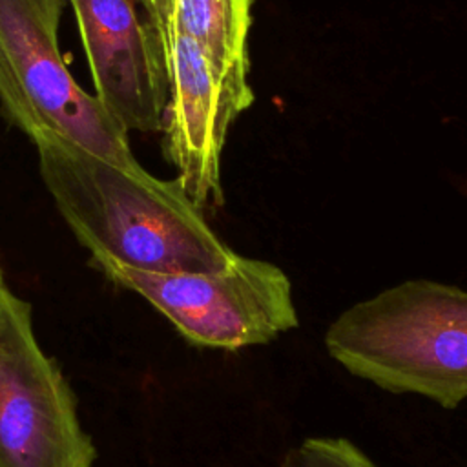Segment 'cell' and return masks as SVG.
<instances>
[{"instance_id":"obj_9","label":"cell","mask_w":467,"mask_h":467,"mask_svg":"<svg viewBox=\"0 0 467 467\" xmlns=\"http://www.w3.org/2000/svg\"><path fill=\"white\" fill-rule=\"evenodd\" d=\"M281 467H376L370 458L345 438H308L292 449Z\"/></svg>"},{"instance_id":"obj_5","label":"cell","mask_w":467,"mask_h":467,"mask_svg":"<svg viewBox=\"0 0 467 467\" xmlns=\"http://www.w3.org/2000/svg\"><path fill=\"white\" fill-rule=\"evenodd\" d=\"M91 438L55 359L40 348L31 305L0 290V467H93Z\"/></svg>"},{"instance_id":"obj_1","label":"cell","mask_w":467,"mask_h":467,"mask_svg":"<svg viewBox=\"0 0 467 467\" xmlns=\"http://www.w3.org/2000/svg\"><path fill=\"white\" fill-rule=\"evenodd\" d=\"M33 142L44 186L91 259L181 274L221 270L235 257L177 179L122 168L55 135Z\"/></svg>"},{"instance_id":"obj_2","label":"cell","mask_w":467,"mask_h":467,"mask_svg":"<svg viewBox=\"0 0 467 467\" xmlns=\"http://www.w3.org/2000/svg\"><path fill=\"white\" fill-rule=\"evenodd\" d=\"M325 347L358 378L454 409L467 398V292L403 281L341 312Z\"/></svg>"},{"instance_id":"obj_11","label":"cell","mask_w":467,"mask_h":467,"mask_svg":"<svg viewBox=\"0 0 467 467\" xmlns=\"http://www.w3.org/2000/svg\"><path fill=\"white\" fill-rule=\"evenodd\" d=\"M4 286H5V285H4V283H2V272H0V290H2V288H4Z\"/></svg>"},{"instance_id":"obj_10","label":"cell","mask_w":467,"mask_h":467,"mask_svg":"<svg viewBox=\"0 0 467 467\" xmlns=\"http://www.w3.org/2000/svg\"><path fill=\"white\" fill-rule=\"evenodd\" d=\"M157 31H161L162 20H164V13H166V0H142ZM161 35V33H159Z\"/></svg>"},{"instance_id":"obj_7","label":"cell","mask_w":467,"mask_h":467,"mask_svg":"<svg viewBox=\"0 0 467 467\" xmlns=\"http://www.w3.org/2000/svg\"><path fill=\"white\" fill-rule=\"evenodd\" d=\"M95 97L130 131H161L168 75L161 35L142 0H67Z\"/></svg>"},{"instance_id":"obj_8","label":"cell","mask_w":467,"mask_h":467,"mask_svg":"<svg viewBox=\"0 0 467 467\" xmlns=\"http://www.w3.org/2000/svg\"><path fill=\"white\" fill-rule=\"evenodd\" d=\"M254 0H166L161 40L182 35L221 66H248Z\"/></svg>"},{"instance_id":"obj_3","label":"cell","mask_w":467,"mask_h":467,"mask_svg":"<svg viewBox=\"0 0 467 467\" xmlns=\"http://www.w3.org/2000/svg\"><path fill=\"white\" fill-rule=\"evenodd\" d=\"M67 0H0V109L31 140L66 139L122 168L140 170L128 131L84 91L60 53Z\"/></svg>"},{"instance_id":"obj_6","label":"cell","mask_w":467,"mask_h":467,"mask_svg":"<svg viewBox=\"0 0 467 467\" xmlns=\"http://www.w3.org/2000/svg\"><path fill=\"white\" fill-rule=\"evenodd\" d=\"M168 75L164 111L166 157L184 193L202 206L221 202V155L232 122L250 108L248 66H221L199 44L162 40Z\"/></svg>"},{"instance_id":"obj_4","label":"cell","mask_w":467,"mask_h":467,"mask_svg":"<svg viewBox=\"0 0 467 467\" xmlns=\"http://www.w3.org/2000/svg\"><path fill=\"white\" fill-rule=\"evenodd\" d=\"M93 263L137 292L192 343L237 350L297 327L288 275L274 263L235 254L221 270L151 274L108 259Z\"/></svg>"}]
</instances>
